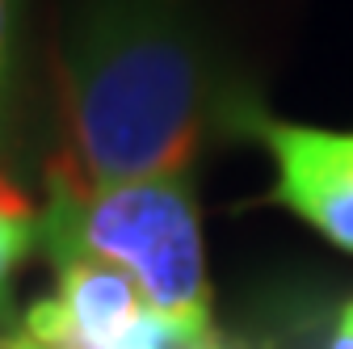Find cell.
<instances>
[{"label": "cell", "instance_id": "cell-9", "mask_svg": "<svg viewBox=\"0 0 353 349\" xmlns=\"http://www.w3.org/2000/svg\"><path fill=\"white\" fill-rule=\"evenodd\" d=\"M0 349H38L26 332H13V337H5V341H0Z\"/></svg>", "mask_w": 353, "mask_h": 349}, {"label": "cell", "instance_id": "cell-5", "mask_svg": "<svg viewBox=\"0 0 353 349\" xmlns=\"http://www.w3.org/2000/svg\"><path fill=\"white\" fill-rule=\"evenodd\" d=\"M34 240H38V210L13 181L0 177V316L9 308L13 274L34 248Z\"/></svg>", "mask_w": 353, "mask_h": 349}, {"label": "cell", "instance_id": "cell-4", "mask_svg": "<svg viewBox=\"0 0 353 349\" xmlns=\"http://www.w3.org/2000/svg\"><path fill=\"white\" fill-rule=\"evenodd\" d=\"M236 126L274 160L270 202L286 206L324 240L353 252V130L278 122L256 106H244Z\"/></svg>", "mask_w": 353, "mask_h": 349}, {"label": "cell", "instance_id": "cell-2", "mask_svg": "<svg viewBox=\"0 0 353 349\" xmlns=\"http://www.w3.org/2000/svg\"><path fill=\"white\" fill-rule=\"evenodd\" d=\"M38 240L51 261H97L126 274L152 308L185 328H210V278L190 177L118 186L51 181Z\"/></svg>", "mask_w": 353, "mask_h": 349}, {"label": "cell", "instance_id": "cell-6", "mask_svg": "<svg viewBox=\"0 0 353 349\" xmlns=\"http://www.w3.org/2000/svg\"><path fill=\"white\" fill-rule=\"evenodd\" d=\"M324 349H353V303H345L336 312V320L324 337Z\"/></svg>", "mask_w": 353, "mask_h": 349}, {"label": "cell", "instance_id": "cell-8", "mask_svg": "<svg viewBox=\"0 0 353 349\" xmlns=\"http://www.w3.org/2000/svg\"><path fill=\"white\" fill-rule=\"evenodd\" d=\"M168 349H232V345L219 337L214 328H202V332H190V337H181V341H172Z\"/></svg>", "mask_w": 353, "mask_h": 349}, {"label": "cell", "instance_id": "cell-1", "mask_svg": "<svg viewBox=\"0 0 353 349\" xmlns=\"http://www.w3.org/2000/svg\"><path fill=\"white\" fill-rule=\"evenodd\" d=\"M240 110L219 97L194 30L168 0H88L59 63V152L47 181L190 177L210 122Z\"/></svg>", "mask_w": 353, "mask_h": 349}, {"label": "cell", "instance_id": "cell-7", "mask_svg": "<svg viewBox=\"0 0 353 349\" xmlns=\"http://www.w3.org/2000/svg\"><path fill=\"white\" fill-rule=\"evenodd\" d=\"M9 51H13V0H0V84L9 76Z\"/></svg>", "mask_w": 353, "mask_h": 349}, {"label": "cell", "instance_id": "cell-3", "mask_svg": "<svg viewBox=\"0 0 353 349\" xmlns=\"http://www.w3.org/2000/svg\"><path fill=\"white\" fill-rule=\"evenodd\" d=\"M59 286L38 299L21 332L38 349H168L202 328L160 316L126 274L97 261H55Z\"/></svg>", "mask_w": 353, "mask_h": 349}]
</instances>
